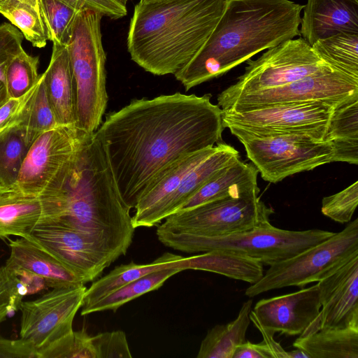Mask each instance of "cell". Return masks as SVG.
<instances>
[{
  "instance_id": "47",
  "label": "cell",
  "mask_w": 358,
  "mask_h": 358,
  "mask_svg": "<svg viewBox=\"0 0 358 358\" xmlns=\"http://www.w3.org/2000/svg\"><path fill=\"white\" fill-rule=\"evenodd\" d=\"M141 1H154V0H141Z\"/></svg>"
},
{
  "instance_id": "29",
  "label": "cell",
  "mask_w": 358,
  "mask_h": 358,
  "mask_svg": "<svg viewBox=\"0 0 358 358\" xmlns=\"http://www.w3.org/2000/svg\"><path fill=\"white\" fill-rule=\"evenodd\" d=\"M0 13L36 48H44L48 31L41 3L34 0H1Z\"/></svg>"
},
{
  "instance_id": "3",
  "label": "cell",
  "mask_w": 358,
  "mask_h": 358,
  "mask_svg": "<svg viewBox=\"0 0 358 358\" xmlns=\"http://www.w3.org/2000/svg\"><path fill=\"white\" fill-rule=\"evenodd\" d=\"M303 8L290 0H225L209 38L175 78L187 91L294 38L299 35Z\"/></svg>"
},
{
  "instance_id": "20",
  "label": "cell",
  "mask_w": 358,
  "mask_h": 358,
  "mask_svg": "<svg viewBox=\"0 0 358 358\" xmlns=\"http://www.w3.org/2000/svg\"><path fill=\"white\" fill-rule=\"evenodd\" d=\"M214 146L182 156L172 163L141 196L132 215L134 229L158 224L161 209L180 186L187 173L203 161Z\"/></svg>"
},
{
  "instance_id": "18",
  "label": "cell",
  "mask_w": 358,
  "mask_h": 358,
  "mask_svg": "<svg viewBox=\"0 0 358 358\" xmlns=\"http://www.w3.org/2000/svg\"><path fill=\"white\" fill-rule=\"evenodd\" d=\"M10 255L4 265L11 271L28 272L51 288L85 285L83 279L32 240L19 237L10 241Z\"/></svg>"
},
{
  "instance_id": "4",
  "label": "cell",
  "mask_w": 358,
  "mask_h": 358,
  "mask_svg": "<svg viewBox=\"0 0 358 358\" xmlns=\"http://www.w3.org/2000/svg\"><path fill=\"white\" fill-rule=\"evenodd\" d=\"M224 3L225 0H140L127 38L131 60L152 74L174 75L206 42Z\"/></svg>"
},
{
  "instance_id": "28",
  "label": "cell",
  "mask_w": 358,
  "mask_h": 358,
  "mask_svg": "<svg viewBox=\"0 0 358 358\" xmlns=\"http://www.w3.org/2000/svg\"><path fill=\"white\" fill-rule=\"evenodd\" d=\"M252 299L245 301L233 321L216 324L202 340L197 358H233L236 348L246 341Z\"/></svg>"
},
{
  "instance_id": "36",
  "label": "cell",
  "mask_w": 358,
  "mask_h": 358,
  "mask_svg": "<svg viewBox=\"0 0 358 358\" xmlns=\"http://www.w3.org/2000/svg\"><path fill=\"white\" fill-rule=\"evenodd\" d=\"M41 6L48 31V41L67 45L77 17L82 10L62 0H41Z\"/></svg>"
},
{
  "instance_id": "21",
  "label": "cell",
  "mask_w": 358,
  "mask_h": 358,
  "mask_svg": "<svg viewBox=\"0 0 358 358\" xmlns=\"http://www.w3.org/2000/svg\"><path fill=\"white\" fill-rule=\"evenodd\" d=\"M42 76L57 124L76 127V92L67 45L52 43L50 63Z\"/></svg>"
},
{
  "instance_id": "12",
  "label": "cell",
  "mask_w": 358,
  "mask_h": 358,
  "mask_svg": "<svg viewBox=\"0 0 358 358\" xmlns=\"http://www.w3.org/2000/svg\"><path fill=\"white\" fill-rule=\"evenodd\" d=\"M85 134L76 127L59 125L38 136L28 150L15 187L40 196L62 185Z\"/></svg>"
},
{
  "instance_id": "27",
  "label": "cell",
  "mask_w": 358,
  "mask_h": 358,
  "mask_svg": "<svg viewBox=\"0 0 358 358\" xmlns=\"http://www.w3.org/2000/svg\"><path fill=\"white\" fill-rule=\"evenodd\" d=\"M310 358H358V328L320 329L293 343Z\"/></svg>"
},
{
  "instance_id": "5",
  "label": "cell",
  "mask_w": 358,
  "mask_h": 358,
  "mask_svg": "<svg viewBox=\"0 0 358 358\" xmlns=\"http://www.w3.org/2000/svg\"><path fill=\"white\" fill-rule=\"evenodd\" d=\"M334 232L314 229L291 231L271 224L223 236L205 237L182 234H156L159 242L174 250L203 253L221 250L243 255L271 266L292 257L327 239Z\"/></svg>"
},
{
  "instance_id": "34",
  "label": "cell",
  "mask_w": 358,
  "mask_h": 358,
  "mask_svg": "<svg viewBox=\"0 0 358 358\" xmlns=\"http://www.w3.org/2000/svg\"><path fill=\"white\" fill-rule=\"evenodd\" d=\"M20 124L24 127L29 145L41 134L59 126L45 93L42 74L26 102Z\"/></svg>"
},
{
  "instance_id": "19",
  "label": "cell",
  "mask_w": 358,
  "mask_h": 358,
  "mask_svg": "<svg viewBox=\"0 0 358 358\" xmlns=\"http://www.w3.org/2000/svg\"><path fill=\"white\" fill-rule=\"evenodd\" d=\"M299 34L310 45L340 33L358 34V0H307Z\"/></svg>"
},
{
  "instance_id": "50",
  "label": "cell",
  "mask_w": 358,
  "mask_h": 358,
  "mask_svg": "<svg viewBox=\"0 0 358 358\" xmlns=\"http://www.w3.org/2000/svg\"><path fill=\"white\" fill-rule=\"evenodd\" d=\"M1 1V0H0Z\"/></svg>"
},
{
  "instance_id": "15",
  "label": "cell",
  "mask_w": 358,
  "mask_h": 358,
  "mask_svg": "<svg viewBox=\"0 0 358 358\" xmlns=\"http://www.w3.org/2000/svg\"><path fill=\"white\" fill-rule=\"evenodd\" d=\"M43 247L85 283L94 280L120 255L104 243L73 228L39 221L25 237Z\"/></svg>"
},
{
  "instance_id": "25",
  "label": "cell",
  "mask_w": 358,
  "mask_h": 358,
  "mask_svg": "<svg viewBox=\"0 0 358 358\" xmlns=\"http://www.w3.org/2000/svg\"><path fill=\"white\" fill-rule=\"evenodd\" d=\"M42 213L38 196L24 193L16 187L0 192V238H25Z\"/></svg>"
},
{
  "instance_id": "7",
  "label": "cell",
  "mask_w": 358,
  "mask_h": 358,
  "mask_svg": "<svg viewBox=\"0 0 358 358\" xmlns=\"http://www.w3.org/2000/svg\"><path fill=\"white\" fill-rule=\"evenodd\" d=\"M227 128L242 143L261 177L272 183L333 162L332 143L310 134H259L234 125Z\"/></svg>"
},
{
  "instance_id": "9",
  "label": "cell",
  "mask_w": 358,
  "mask_h": 358,
  "mask_svg": "<svg viewBox=\"0 0 358 358\" xmlns=\"http://www.w3.org/2000/svg\"><path fill=\"white\" fill-rule=\"evenodd\" d=\"M273 213L259 195L224 197L169 215L156 234L223 236L269 224Z\"/></svg>"
},
{
  "instance_id": "42",
  "label": "cell",
  "mask_w": 358,
  "mask_h": 358,
  "mask_svg": "<svg viewBox=\"0 0 358 358\" xmlns=\"http://www.w3.org/2000/svg\"><path fill=\"white\" fill-rule=\"evenodd\" d=\"M0 358H37L32 345L19 338L12 340L0 336Z\"/></svg>"
},
{
  "instance_id": "8",
  "label": "cell",
  "mask_w": 358,
  "mask_h": 358,
  "mask_svg": "<svg viewBox=\"0 0 358 358\" xmlns=\"http://www.w3.org/2000/svg\"><path fill=\"white\" fill-rule=\"evenodd\" d=\"M358 256V219L340 232L292 257L269 266L262 277L245 290L254 297L290 286L304 287L318 282Z\"/></svg>"
},
{
  "instance_id": "40",
  "label": "cell",
  "mask_w": 358,
  "mask_h": 358,
  "mask_svg": "<svg viewBox=\"0 0 358 358\" xmlns=\"http://www.w3.org/2000/svg\"><path fill=\"white\" fill-rule=\"evenodd\" d=\"M80 10H91L113 20L127 15L126 4L119 0H62Z\"/></svg>"
},
{
  "instance_id": "22",
  "label": "cell",
  "mask_w": 358,
  "mask_h": 358,
  "mask_svg": "<svg viewBox=\"0 0 358 358\" xmlns=\"http://www.w3.org/2000/svg\"><path fill=\"white\" fill-rule=\"evenodd\" d=\"M257 174L252 164L238 159L217 171L178 210L224 197L259 195Z\"/></svg>"
},
{
  "instance_id": "38",
  "label": "cell",
  "mask_w": 358,
  "mask_h": 358,
  "mask_svg": "<svg viewBox=\"0 0 358 358\" xmlns=\"http://www.w3.org/2000/svg\"><path fill=\"white\" fill-rule=\"evenodd\" d=\"M17 277L5 266L0 267V324L20 308L22 297L17 292Z\"/></svg>"
},
{
  "instance_id": "45",
  "label": "cell",
  "mask_w": 358,
  "mask_h": 358,
  "mask_svg": "<svg viewBox=\"0 0 358 358\" xmlns=\"http://www.w3.org/2000/svg\"><path fill=\"white\" fill-rule=\"evenodd\" d=\"M8 94L3 82L0 80V106L8 100Z\"/></svg>"
},
{
  "instance_id": "31",
  "label": "cell",
  "mask_w": 358,
  "mask_h": 358,
  "mask_svg": "<svg viewBox=\"0 0 358 358\" xmlns=\"http://www.w3.org/2000/svg\"><path fill=\"white\" fill-rule=\"evenodd\" d=\"M30 145L24 127L20 123L0 133V189L15 187L22 163Z\"/></svg>"
},
{
  "instance_id": "32",
  "label": "cell",
  "mask_w": 358,
  "mask_h": 358,
  "mask_svg": "<svg viewBox=\"0 0 358 358\" xmlns=\"http://www.w3.org/2000/svg\"><path fill=\"white\" fill-rule=\"evenodd\" d=\"M106 358V332L90 336L73 331L43 351L38 358Z\"/></svg>"
},
{
  "instance_id": "24",
  "label": "cell",
  "mask_w": 358,
  "mask_h": 358,
  "mask_svg": "<svg viewBox=\"0 0 358 358\" xmlns=\"http://www.w3.org/2000/svg\"><path fill=\"white\" fill-rule=\"evenodd\" d=\"M240 159L239 152L223 141L214 145L213 151L185 176L180 186L165 203L157 216V223L176 213L217 171Z\"/></svg>"
},
{
  "instance_id": "41",
  "label": "cell",
  "mask_w": 358,
  "mask_h": 358,
  "mask_svg": "<svg viewBox=\"0 0 358 358\" xmlns=\"http://www.w3.org/2000/svg\"><path fill=\"white\" fill-rule=\"evenodd\" d=\"M34 87L20 98H8L0 106V133L20 123L26 102Z\"/></svg>"
},
{
  "instance_id": "26",
  "label": "cell",
  "mask_w": 358,
  "mask_h": 358,
  "mask_svg": "<svg viewBox=\"0 0 358 358\" xmlns=\"http://www.w3.org/2000/svg\"><path fill=\"white\" fill-rule=\"evenodd\" d=\"M325 140L333 145V162L358 164V96L335 107Z\"/></svg>"
},
{
  "instance_id": "1",
  "label": "cell",
  "mask_w": 358,
  "mask_h": 358,
  "mask_svg": "<svg viewBox=\"0 0 358 358\" xmlns=\"http://www.w3.org/2000/svg\"><path fill=\"white\" fill-rule=\"evenodd\" d=\"M210 98L176 92L106 115L94 134L131 208L176 160L222 142L223 111Z\"/></svg>"
},
{
  "instance_id": "37",
  "label": "cell",
  "mask_w": 358,
  "mask_h": 358,
  "mask_svg": "<svg viewBox=\"0 0 358 358\" xmlns=\"http://www.w3.org/2000/svg\"><path fill=\"white\" fill-rule=\"evenodd\" d=\"M358 204V181L343 190L325 196L322 201V213L332 220L344 224L351 221Z\"/></svg>"
},
{
  "instance_id": "13",
  "label": "cell",
  "mask_w": 358,
  "mask_h": 358,
  "mask_svg": "<svg viewBox=\"0 0 358 358\" xmlns=\"http://www.w3.org/2000/svg\"><path fill=\"white\" fill-rule=\"evenodd\" d=\"M87 287L80 285L52 288L34 300L22 301L20 338L30 343L37 358L53 343L71 333Z\"/></svg>"
},
{
  "instance_id": "35",
  "label": "cell",
  "mask_w": 358,
  "mask_h": 358,
  "mask_svg": "<svg viewBox=\"0 0 358 358\" xmlns=\"http://www.w3.org/2000/svg\"><path fill=\"white\" fill-rule=\"evenodd\" d=\"M39 57L27 54L24 49L8 64L4 84L8 98L17 99L25 95L38 83Z\"/></svg>"
},
{
  "instance_id": "43",
  "label": "cell",
  "mask_w": 358,
  "mask_h": 358,
  "mask_svg": "<svg viewBox=\"0 0 358 358\" xmlns=\"http://www.w3.org/2000/svg\"><path fill=\"white\" fill-rule=\"evenodd\" d=\"M233 358H272V357L263 341L259 343H252L246 341L236 348Z\"/></svg>"
},
{
  "instance_id": "11",
  "label": "cell",
  "mask_w": 358,
  "mask_h": 358,
  "mask_svg": "<svg viewBox=\"0 0 358 358\" xmlns=\"http://www.w3.org/2000/svg\"><path fill=\"white\" fill-rule=\"evenodd\" d=\"M357 96L358 77L329 66L287 85L241 93L217 105L222 111L309 101L338 106Z\"/></svg>"
},
{
  "instance_id": "23",
  "label": "cell",
  "mask_w": 358,
  "mask_h": 358,
  "mask_svg": "<svg viewBox=\"0 0 358 358\" xmlns=\"http://www.w3.org/2000/svg\"><path fill=\"white\" fill-rule=\"evenodd\" d=\"M194 258L195 255L184 257L165 252L150 263L136 264L131 262L117 266L87 288L82 308L93 304L120 287L150 273L169 268H177L182 271L194 270Z\"/></svg>"
},
{
  "instance_id": "6",
  "label": "cell",
  "mask_w": 358,
  "mask_h": 358,
  "mask_svg": "<svg viewBox=\"0 0 358 358\" xmlns=\"http://www.w3.org/2000/svg\"><path fill=\"white\" fill-rule=\"evenodd\" d=\"M102 17L91 10L80 11L67 45L76 92V127L89 134L102 123L108 101Z\"/></svg>"
},
{
  "instance_id": "2",
  "label": "cell",
  "mask_w": 358,
  "mask_h": 358,
  "mask_svg": "<svg viewBox=\"0 0 358 358\" xmlns=\"http://www.w3.org/2000/svg\"><path fill=\"white\" fill-rule=\"evenodd\" d=\"M39 221L61 224L126 255L134 234L131 208L122 199L95 134L85 133L76 157L59 186L40 196Z\"/></svg>"
},
{
  "instance_id": "14",
  "label": "cell",
  "mask_w": 358,
  "mask_h": 358,
  "mask_svg": "<svg viewBox=\"0 0 358 358\" xmlns=\"http://www.w3.org/2000/svg\"><path fill=\"white\" fill-rule=\"evenodd\" d=\"M337 106L320 101L271 104L245 110L223 111V125L259 134L306 133L325 140Z\"/></svg>"
},
{
  "instance_id": "48",
  "label": "cell",
  "mask_w": 358,
  "mask_h": 358,
  "mask_svg": "<svg viewBox=\"0 0 358 358\" xmlns=\"http://www.w3.org/2000/svg\"><path fill=\"white\" fill-rule=\"evenodd\" d=\"M35 1H38V2H41V0H35Z\"/></svg>"
},
{
  "instance_id": "30",
  "label": "cell",
  "mask_w": 358,
  "mask_h": 358,
  "mask_svg": "<svg viewBox=\"0 0 358 358\" xmlns=\"http://www.w3.org/2000/svg\"><path fill=\"white\" fill-rule=\"evenodd\" d=\"M180 271L182 270L169 268L147 274L120 287L93 304L82 308L81 315L105 310L115 312L133 299L159 289L169 278Z\"/></svg>"
},
{
  "instance_id": "17",
  "label": "cell",
  "mask_w": 358,
  "mask_h": 358,
  "mask_svg": "<svg viewBox=\"0 0 358 358\" xmlns=\"http://www.w3.org/2000/svg\"><path fill=\"white\" fill-rule=\"evenodd\" d=\"M321 308L317 283L283 295L259 300L250 320L273 334L301 335L316 320Z\"/></svg>"
},
{
  "instance_id": "33",
  "label": "cell",
  "mask_w": 358,
  "mask_h": 358,
  "mask_svg": "<svg viewBox=\"0 0 358 358\" xmlns=\"http://www.w3.org/2000/svg\"><path fill=\"white\" fill-rule=\"evenodd\" d=\"M311 46L329 65L358 77V34L340 33L318 40Z\"/></svg>"
},
{
  "instance_id": "39",
  "label": "cell",
  "mask_w": 358,
  "mask_h": 358,
  "mask_svg": "<svg viewBox=\"0 0 358 358\" xmlns=\"http://www.w3.org/2000/svg\"><path fill=\"white\" fill-rule=\"evenodd\" d=\"M23 38L22 34L12 24H0V80L3 83L8 64L23 50Z\"/></svg>"
},
{
  "instance_id": "10",
  "label": "cell",
  "mask_w": 358,
  "mask_h": 358,
  "mask_svg": "<svg viewBox=\"0 0 358 358\" xmlns=\"http://www.w3.org/2000/svg\"><path fill=\"white\" fill-rule=\"evenodd\" d=\"M246 62L236 82L218 94L217 104L241 93L287 85L331 66L302 37L285 41Z\"/></svg>"
},
{
  "instance_id": "16",
  "label": "cell",
  "mask_w": 358,
  "mask_h": 358,
  "mask_svg": "<svg viewBox=\"0 0 358 358\" xmlns=\"http://www.w3.org/2000/svg\"><path fill=\"white\" fill-rule=\"evenodd\" d=\"M317 285L320 314L299 336L320 329L358 328V256L318 281Z\"/></svg>"
},
{
  "instance_id": "44",
  "label": "cell",
  "mask_w": 358,
  "mask_h": 358,
  "mask_svg": "<svg viewBox=\"0 0 358 358\" xmlns=\"http://www.w3.org/2000/svg\"><path fill=\"white\" fill-rule=\"evenodd\" d=\"M263 336V342L268 350L272 358H290V351H286L273 338V333L264 329L259 324L253 322Z\"/></svg>"
},
{
  "instance_id": "49",
  "label": "cell",
  "mask_w": 358,
  "mask_h": 358,
  "mask_svg": "<svg viewBox=\"0 0 358 358\" xmlns=\"http://www.w3.org/2000/svg\"><path fill=\"white\" fill-rule=\"evenodd\" d=\"M0 192H1V190L0 189Z\"/></svg>"
},
{
  "instance_id": "46",
  "label": "cell",
  "mask_w": 358,
  "mask_h": 358,
  "mask_svg": "<svg viewBox=\"0 0 358 358\" xmlns=\"http://www.w3.org/2000/svg\"><path fill=\"white\" fill-rule=\"evenodd\" d=\"M119 1H122V3H124V4H126V3H127V1L128 0H119Z\"/></svg>"
}]
</instances>
